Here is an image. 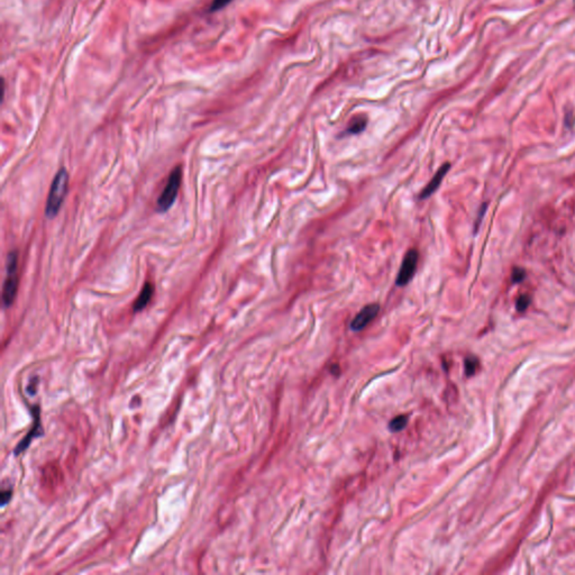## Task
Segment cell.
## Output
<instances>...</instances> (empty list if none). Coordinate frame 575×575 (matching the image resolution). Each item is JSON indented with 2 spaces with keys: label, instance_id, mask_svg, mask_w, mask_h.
Listing matches in <instances>:
<instances>
[{
  "label": "cell",
  "instance_id": "1",
  "mask_svg": "<svg viewBox=\"0 0 575 575\" xmlns=\"http://www.w3.org/2000/svg\"><path fill=\"white\" fill-rule=\"evenodd\" d=\"M68 182L69 174L65 169L62 168L55 175L52 186H51L49 197H47L45 207V215L47 218H54L60 211L61 206L66 196V191H68Z\"/></svg>",
  "mask_w": 575,
  "mask_h": 575
},
{
  "label": "cell",
  "instance_id": "2",
  "mask_svg": "<svg viewBox=\"0 0 575 575\" xmlns=\"http://www.w3.org/2000/svg\"><path fill=\"white\" fill-rule=\"evenodd\" d=\"M18 254L16 250H13L7 256V267H6V279L3 282L2 288V301L5 307H9L16 298L17 288H18Z\"/></svg>",
  "mask_w": 575,
  "mask_h": 575
},
{
  "label": "cell",
  "instance_id": "3",
  "mask_svg": "<svg viewBox=\"0 0 575 575\" xmlns=\"http://www.w3.org/2000/svg\"><path fill=\"white\" fill-rule=\"evenodd\" d=\"M182 180V169L181 167H176L172 170V172L169 175L168 182L165 184L163 191H162L161 196L157 199V210L160 212H165L172 207L173 202H174L176 196H178V191L181 184Z\"/></svg>",
  "mask_w": 575,
  "mask_h": 575
},
{
  "label": "cell",
  "instance_id": "4",
  "mask_svg": "<svg viewBox=\"0 0 575 575\" xmlns=\"http://www.w3.org/2000/svg\"><path fill=\"white\" fill-rule=\"evenodd\" d=\"M419 260V253L416 249H410L405 253L401 263L400 270L398 272L396 285L398 287L407 286L417 271V264Z\"/></svg>",
  "mask_w": 575,
  "mask_h": 575
},
{
  "label": "cell",
  "instance_id": "5",
  "mask_svg": "<svg viewBox=\"0 0 575 575\" xmlns=\"http://www.w3.org/2000/svg\"><path fill=\"white\" fill-rule=\"evenodd\" d=\"M380 311V305L379 304H370L365 307L361 309V311L357 314L351 323V329L354 331H361L365 328L368 324L373 322L375 317L378 316Z\"/></svg>",
  "mask_w": 575,
  "mask_h": 575
},
{
  "label": "cell",
  "instance_id": "6",
  "mask_svg": "<svg viewBox=\"0 0 575 575\" xmlns=\"http://www.w3.org/2000/svg\"><path fill=\"white\" fill-rule=\"evenodd\" d=\"M449 169H451V164L449 163H444L441 167L438 169V171L435 173V175L433 176V179L430 180V181L427 183V186L423 188L422 192H420V199H426L430 197L431 194H433L435 191H436L438 188H440L441 181H443V179L445 178V175L447 174V172L449 171Z\"/></svg>",
  "mask_w": 575,
  "mask_h": 575
},
{
  "label": "cell",
  "instance_id": "7",
  "mask_svg": "<svg viewBox=\"0 0 575 575\" xmlns=\"http://www.w3.org/2000/svg\"><path fill=\"white\" fill-rule=\"evenodd\" d=\"M35 422H34V426H33V428L31 429V431L26 435V436L24 437V440L20 441L19 445H17V447L15 448V454L18 455L20 454V453H23L25 449H27V447L31 444V441H33V438L35 437H38L40 435L43 434V430H42V427H40V422H39V415H38V408H36V411H35Z\"/></svg>",
  "mask_w": 575,
  "mask_h": 575
},
{
  "label": "cell",
  "instance_id": "8",
  "mask_svg": "<svg viewBox=\"0 0 575 575\" xmlns=\"http://www.w3.org/2000/svg\"><path fill=\"white\" fill-rule=\"evenodd\" d=\"M154 294V286L152 283L147 282L145 285L143 286L142 290H141V293L138 294L137 299L135 300V304H134V311L135 312H138V311H142L144 308L147 307V305L150 304L151 299H152Z\"/></svg>",
  "mask_w": 575,
  "mask_h": 575
},
{
  "label": "cell",
  "instance_id": "9",
  "mask_svg": "<svg viewBox=\"0 0 575 575\" xmlns=\"http://www.w3.org/2000/svg\"><path fill=\"white\" fill-rule=\"evenodd\" d=\"M366 125H367L366 117L357 116V117L354 118L351 123H349L347 130H346V133H347V134H351V135L360 134V133H362L364 130H365Z\"/></svg>",
  "mask_w": 575,
  "mask_h": 575
},
{
  "label": "cell",
  "instance_id": "10",
  "mask_svg": "<svg viewBox=\"0 0 575 575\" xmlns=\"http://www.w3.org/2000/svg\"><path fill=\"white\" fill-rule=\"evenodd\" d=\"M408 423V417L407 416H398V417L394 418L393 420H391V422H390V429L392 431H400L402 430L405 426H407Z\"/></svg>",
  "mask_w": 575,
  "mask_h": 575
},
{
  "label": "cell",
  "instance_id": "11",
  "mask_svg": "<svg viewBox=\"0 0 575 575\" xmlns=\"http://www.w3.org/2000/svg\"><path fill=\"white\" fill-rule=\"evenodd\" d=\"M479 365V361L477 357H467L465 360V373L467 377L473 375L477 372V368Z\"/></svg>",
  "mask_w": 575,
  "mask_h": 575
},
{
  "label": "cell",
  "instance_id": "12",
  "mask_svg": "<svg viewBox=\"0 0 575 575\" xmlns=\"http://www.w3.org/2000/svg\"><path fill=\"white\" fill-rule=\"evenodd\" d=\"M529 305H530L529 296H527V294H522V296L518 298L517 304H516V308H517L518 311L523 312L527 308L529 307Z\"/></svg>",
  "mask_w": 575,
  "mask_h": 575
},
{
  "label": "cell",
  "instance_id": "13",
  "mask_svg": "<svg viewBox=\"0 0 575 575\" xmlns=\"http://www.w3.org/2000/svg\"><path fill=\"white\" fill-rule=\"evenodd\" d=\"M231 1H233V0H212L211 5H210V7H209V12L210 13L218 12V10L223 9L224 7L230 5Z\"/></svg>",
  "mask_w": 575,
  "mask_h": 575
},
{
  "label": "cell",
  "instance_id": "14",
  "mask_svg": "<svg viewBox=\"0 0 575 575\" xmlns=\"http://www.w3.org/2000/svg\"><path fill=\"white\" fill-rule=\"evenodd\" d=\"M526 278V272L523 268H515L514 270H512V275H511V280L514 283H520L521 281H523Z\"/></svg>",
  "mask_w": 575,
  "mask_h": 575
},
{
  "label": "cell",
  "instance_id": "15",
  "mask_svg": "<svg viewBox=\"0 0 575 575\" xmlns=\"http://www.w3.org/2000/svg\"><path fill=\"white\" fill-rule=\"evenodd\" d=\"M10 498H12V491L10 490H7V491H2L1 493V503L2 506H5V504L8 502L10 500Z\"/></svg>",
  "mask_w": 575,
  "mask_h": 575
},
{
  "label": "cell",
  "instance_id": "16",
  "mask_svg": "<svg viewBox=\"0 0 575 575\" xmlns=\"http://www.w3.org/2000/svg\"><path fill=\"white\" fill-rule=\"evenodd\" d=\"M485 208H486V205H483V206H482V209L480 210V213H479V217H478V219H477V220H478V225H477V226H475V231L478 230L479 224H480V223L482 222V217H483L484 212H485Z\"/></svg>",
  "mask_w": 575,
  "mask_h": 575
}]
</instances>
